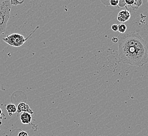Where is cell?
I'll return each instance as SVG.
<instances>
[{
	"label": "cell",
	"mask_w": 148,
	"mask_h": 136,
	"mask_svg": "<svg viewBox=\"0 0 148 136\" xmlns=\"http://www.w3.org/2000/svg\"><path fill=\"white\" fill-rule=\"evenodd\" d=\"M118 57L124 64L142 67L148 63V44L137 31L118 35Z\"/></svg>",
	"instance_id": "cell-1"
},
{
	"label": "cell",
	"mask_w": 148,
	"mask_h": 136,
	"mask_svg": "<svg viewBox=\"0 0 148 136\" xmlns=\"http://www.w3.org/2000/svg\"><path fill=\"white\" fill-rule=\"evenodd\" d=\"M11 6L10 0H0V35L4 34L6 30Z\"/></svg>",
	"instance_id": "cell-2"
},
{
	"label": "cell",
	"mask_w": 148,
	"mask_h": 136,
	"mask_svg": "<svg viewBox=\"0 0 148 136\" xmlns=\"http://www.w3.org/2000/svg\"><path fill=\"white\" fill-rule=\"evenodd\" d=\"M39 29V26H37L34 30L29 34L28 37H25L22 35L17 33L11 34L8 36L2 38V40L5 43L8 44L9 45L13 46L15 47H19L23 45L24 43L31 37L32 35Z\"/></svg>",
	"instance_id": "cell-3"
},
{
	"label": "cell",
	"mask_w": 148,
	"mask_h": 136,
	"mask_svg": "<svg viewBox=\"0 0 148 136\" xmlns=\"http://www.w3.org/2000/svg\"><path fill=\"white\" fill-rule=\"evenodd\" d=\"M131 15L128 10H122L119 12L117 16V20L121 23H125L129 20Z\"/></svg>",
	"instance_id": "cell-4"
},
{
	"label": "cell",
	"mask_w": 148,
	"mask_h": 136,
	"mask_svg": "<svg viewBox=\"0 0 148 136\" xmlns=\"http://www.w3.org/2000/svg\"><path fill=\"white\" fill-rule=\"evenodd\" d=\"M26 112L31 114H33L34 112L32 110L31 108L29 107V105L25 103H20L17 106V113L20 114L21 112Z\"/></svg>",
	"instance_id": "cell-5"
},
{
	"label": "cell",
	"mask_w": 148,
	"mask_h": 136,
	"mask_svg": "<svg viewBox=\"0 0 148 136\" xmlns=\"http://www.w3.org/2000/svg\"><path fill=\"white\" fill-rule=\"evenodd\" d=\"M20 119H21V122L23 124H24V125L29 124L31 123L32 119L31 114L29 113H26V112H23V113L22 114V115H21Z\"/></svg>",
	"instance_id": "cell-6"
},
{
	"label": "cell",
	"mask_w": 148,
	"mask_h": 136,
	"mask_svg": "<svg viewBox=\"0 0 148 136\" xmlns=\"http://www.w3.org/2000/svg\"><path fill=\"white\" fill-rule=\"evenodd\" d=\"M6 110L9 116H11L13 114L17 112V107L13 104H10L6 106Z\"/></svg>",
	"instance_id": "cell-7"
},
{
	"label": "cell",
	"mask_w": 148,
	"mask_h": 136,
	"mask_svg": "<svg viewBox=\"0 0 148 136\" xmlns=\"http://www.w3.org/2000/svg\"><path fill=\"white\" fill-rule=\"evenodd\" d=\"M127 31V26L123 24H120L118 25V31L120 34H125Z\"/></svg>",
	"instance_id": "cell-8"
},
{
	"label": "cell",
	"mask_w": 148,
	"mask_h": 136,
	"mask_svg": "<svg viewBox=\"0 0 148 136\" xmlns=\"http://www.w3.org/2000/svg\"><path fill=\"white\" fill-rule=\"evenodd\" d=\"M10 2L11 5L17 6L22 4L24 2V1L22 0L21 1H20L18 0H10Z\"/></svg>",
	"instance_id": "cell-9"
},
{
	"label": "cell",
	"mask_w": 148,
	"mask_h": 136,
	"mask_svg": "<svg viewBox=\"0 0 148 136\" xmlns=\"http://www.w3.org/2000/svg\"><path fill=\"white\" fill-rule=\"evenodd\" d=\"M125 3L126 4L125 7H127V6L132 7V6H134V3L135 2V0H125Z\"/></svg>",
	"instance_id": "cell-10"
},
{
	"label": "cell",
	"mask_w": 148,
	"mask_h": 136,
	"mask_svg": "<svg viewBox=\"0 0 148 136\" xmlns=\"http://www.w3.org/2000/svg\"><path fill=\"white\" fill-rule=\"evenodd\" d=\"M110 5L112 6H116L118 5V4L119 3V0H110Z\"/></svg>",
	"instance_id": "cell-11"
},
{
	"label": "cell",
	"mask_w": 148,
	"mask_h": 136,
	"mask_svg": "<svg viewBox=\"0 0 148 136\" xmlns=\"http://www.w3.org/2000/svg\"><path fill=\"white\" fill-rule=\"evenodd\" d=\"M142 3H143L142 0H135V2H134V6L137 9H138L139 7L141 5Z\"/></svg>",
	"instance_id": "cell-12"
},
{
	"label": "cell",
	"mask_w": 148,
	"mask_h": 136,
	"mask_svg": "<svg viewBox=\"0 0 148 136\" xmlns=\"http://www.w3.org/2000/svg\"><path fill=\"white\" fill-rule=\"evenodd\" d=\"M119 7H124L126 6V4L125 0H119V3L118 4Z\"/></svg>",
	"instance_id": "cell-13"
},
{
	"label": "cell",
	"mask_w": 148,
	"mask_h": 136,
	"mask_svg": "<svg viewBox=\"0 0 148 136\" xmlns=\"http://www.w3.org/2000/svg\"><path fill=\"white\" fill-rule=\"evenodd\" d=\"M111 29L114 31H118V25L117 24H114L111 26Z\"/></svg>",
	"instance_id": "cell-14"
},
{
	"label": "cell",
	"mask_w": 148,
	"mask_h": 136,
	"mask_svg": "<svg viewBox=\"0 0 148 136\" xmlns=\"http://www.w3.org/2000/svg\"><path fill=\"white\" fill-rule=\"evenodd\" d=\"M18 136H29V135L25 131H22L18 134Z\"/></svg>",
	"instance_id": "cell-15"
},
{
	"label": "cell",
	"mask_w": 148,
	"mask_h": 136,
	"mask_svg": "<svg viewBox=\"0 0 148 136\" xmlns=\"http://www.w3.org/2000/svg\"><path fill=\"white\" fill-rule=\"evenodd\" d=\"M109 1H110V0H101V2H102L103 4H105V5L106 6L110 5Z\"/></svg>",
	"instance_id": "cell-16"
},
{
	"label": "cell",
	"mask_w": 148,
	"mask_h": 136,
	"mask_svg": "<svg viewBox=\"0 0 148 136\" xmlns=\"http://www.w3.org/2000/svg\"><path fill=\"white\" fill-rule=\"evenodd\" d=\"M112 42L114 43H117L118 42V37H114L111 39Z\"/></svg>",
	"instance_id": "cell-17"
},
{
	"label": "cell",
	"mask_w": 148,
	"mask_h": 136,
	"mask_svg": "<svg viewBox=\"0 0 148 136\" xmlns=\"http://www.w3.org/2000/svg\"><path fill=\"white\" fill-rule=\"evenodd\" d=\"M2 114V110L0 108V117H1Z\"/></svg>",
	"instance_id": "cell-18"
},
{
	"label": "cell",
	"mask_w": 148,
	"mask_h": 136,
	"mask_svg": "<svg viewBox=\"0 0 148 136\" xmlns=\"http://www.w3.org/2000/svg\"><path fill=\"white\" fill-rule=\"evenodd\" d=\"M2 117H0V125H2Z\"/></svg>",
	"instance_id": "cell-19"
}]
</instances>
